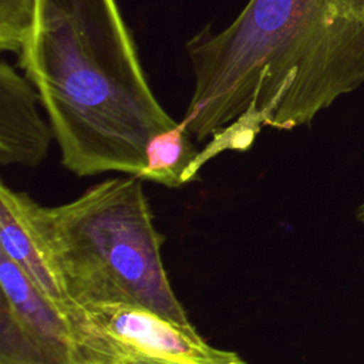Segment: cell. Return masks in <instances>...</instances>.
I'll return each mask as SVG.
<instances>
[{"label":"cell","instance_id":"cell-1","mask_svg":"<svg viewBox=\"0 0 364 364\" xmlns=\"http://www.w3.org/2000/svg\"><path fill=\"white\" fill-rule=\"evenodd\" d=\"M193 92L183 127L199 151L195 175L223 151L247 149L263 127L310 124L364 84V0H249L213 33L186 43Z\"/></svg>","mask_w":364,"mask_h":364},{"label":"cell","instance_id":"cell-2","mask_svg":"<svg viewBox=\"0 0 364 364\" xmlns=\"http://www.w3.org/2000/svg\"><path fill=\"white\" fill-rule=\"evenodd\" d=\"M18 65L80 178L139 176L148 139L178 124L152 92L117 0H34Z\"/></svg>","mask_w":364,"mask_h":364},{"label":"cell","instance_id":"cell-3","mask_svg":"<svg viewBox=\"0 0 364 364\" xmlns=\"http://www.w3.org/2000/svg\"><path fill=\"white\" fill-rule=\"evenodd\" d=\"M141 181L134 175L107 179L58 206H43L18 191L14 196L78 311L132 304L195 328L165 272L164 237L154 226Z\"/></svg>","mask_w":364,"mask_h":364},{"label":"cell","instance_id":"cell-4","mask_svg":"<svg viewBox=\"0 0 364 364\" xmlns=\"http://www.w3.org/2000/svg\"><path fill=\"white\" fill-rule=\"evenodd\" d=\"M81 313L77 334L88 361L112 357L152 364H246L237 353L208 344L196 328L139 306L101 304Z\"/></svg>","mask_w":364,"mask_h":364},{"label":"cell","instance_id":"cell-5","mask_svg":"<svg viewBox=\"0 0 364 364\" xmlns=\"http://www.w3.org/2000/svg\"><path fill=\"white\" fill-rule=\"evenodd\" d=\"M0 286L1 301L43 350L50 364L88 363L71 321L3 252H0Z\"/></svg>","mask_w":364,"mask_h":364},{"label":"cell","instance_id":"cell-6","mask_svg":"<svg viewBox=\"0 0 364 364\" xmlns=\"http://www.w3.org/2000/svg\"><path fill=\"white\" fill-rule=\"evenodd\" d=\"M38 92L6 60L0 63V162L3 166H37L54 136L41 118Z\"/></svg>","mask_w":364,"mask_h":364},{"label":"cell","instance_id":"cell-7","mask_svg":"<svg viewBox=\"0 0 364 364\" xmlns=\"http://www.w3.org/2000/svg\"><path fill=\"white\" fill-rule=\"evenodd\" d=\"M0 252L6 253L31 283L58 307L77 331L82 313L67 297L58 277L23 219L14 189L6 183L0 186Z\"/></svg>","mask_w":364,"mask_h":364},{"label":"cell","instance_id":"cell-8","mask_svg":"<svg viewBox=\"0 0 364 364\" xmlns=\"http://www.w3.org/2000/svg\"><path fill=\"white\" fill-rule=\"evenodd\" d=\"M199 151L182 122L155 132L145 146V166L139 179L178 188L195 178L193 164Z\"/></svg>","mask_w":364,"mask_h":364},{"label":"cell","instance_id":"cell-9","mask_svg":"<svg viewBox=\"0 0 364 364\" xmlns=\"http://www.w3.org/2000/svg\"><path fill=\"white\" fill-rule=\"evenodd\" d=\"M0 364H50L47 355L0 301Z\"/></svg>","mask_w":364,"mask_h":364},{"label":"cell","instance_id":"cell-10","mask_svg":"<svg viewBox=\"0 0 364 364\" xmlns=\"http://www.w3.org/2000/svg\"><path fill=\"white\" fill-rule=\"evenodd\" d=\"M34 0H0V50L18 54L27 37Z\"/></svg>","mask_w":364,"mask_h":364},{"label":"cell","instance_id":"cell-11","mask_svg":"<svg viewBox=\"0 0 364 364\" xmlns=\"http://www.w3.org/2000/svg\"><path fill=\"white\" fill-rule=\"evenodd\" d=\"M85 364H124L121 360L112 358V357H95L94 360H90Z\"/></svg>","mask_w":364,"mask_h":364},{"label":"cell","instance_id":"cell-12","mask_svg":"<svg viewBox=\"0 0 364 364\" xmlns=\"http://www.w3.org/2000/svg\"><path fill=\"white\" fill-rule=\"evenodd\" d=\"M355 215H357V219H358L360 222H363V223H364V202L357 208Z\"/></svg>","mask_w":364,"mask_h":364},{"label":"cell","instance_id":"cell-13","mask_svg":"<svg viewBox=\"0 0 364 364\" xmlns=\"http://www.w3.org/2000/svg\"><path fill=\"white\" fill-rule=\"evenodd\" d=\"M124 364H152L146 361H139V360H121Z\"/></svg>","mask_w":364,"mask_h":364}]
</instances>
